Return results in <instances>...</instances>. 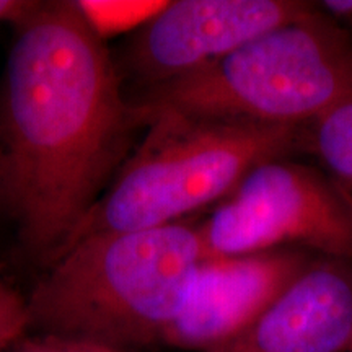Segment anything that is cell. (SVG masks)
<instances>
[{
	"label": "cell",
	"mask_w": 352,
	"mask_h": 352,
	"mask_svg": "<svg viewBox=\"0 0 352 352\" xmlns=\"http://www.w3.org/2000/svg\"><path fill=\"white\" fill-rule=\"evenodd\" d=\"M349 352H352V349H351V351H349Z\"/></svg>",
	"instance_id": "cell-15"
},
{
	"label": "cell",
	"mask_w": 352,
	"mask_h": 352,
	"mask_svg": "<svg viewBox=\"0 0 352 352\" xmlns=\"http://www.w3.org/2000/svg\"><path fill=\"white\" fill-rule=\"evenodd\" d=\"M303 152L318 160L352 214V96L303 126Z\"/></svg>",
	"instance_id": "cell-9"
},
{
	"label": "cell",
	"mask_w": 352,
	"mask_h": 352,
	"mask_svg": "<svg viewBox=\"0 0 352 352\" xmlns=\"http://www.w3.org/2000/svg\"><path fill=\"white\" fill-rule=\"evenodd\" d=\"M32 328L28 302L0 279V352H8Z\"/></svg>",
	"instance_id": "cell-11"
},
{
	"label": "cell",
	"mask_w": 352,
	"mask_h": 352,
	"mask_svg": "<svg viewBox=\"0 0 352 352\" xmlns=\"http://www.w3.org/2000/svg\"><path fill=\"white\" fill-rule=\"evenodd\" d=\"M36 0H0V25L16 26L36 10Z\"/></svg>",
	"instance_id": "cell-13"
},
{
	"label": "cell",
	"mask_w": 352,
	"mask_h": 352,
	"mask_svg": "<svg viewBox=\"0 0 352 352\" xmlns=\"http://www.w3.org/2000/svg\"><path fill=\"white\" fill-rule=\"evenodd\" d=\"M352 261L316 256L248 327L208 352H349Z\"/></svg>",
	"instance_id": "cell-8"
},
{
	"label": "cell",
	"mask_w": 352,
	"mask_h": 352,
	"mask_svg": "<svg viewBox=\"0 0 352 352\" xmlns=\"http://www.w3.org/2000/svg\"><path fill=\"white\" fill-rule=\"evenodd\" d=\"M0 98V191L47 264L103 196L145 127L116 60L74 2H39L13 26Z\"/></svg>",
	"instance_id": "cell-1"
},
{
	"label": "cell",
	"mask_w": 352,
	"mask_h": 352,
	"mask_svg": "<svg viewBox=\"0 0 352 352\" xmlns=\"http://www.w3.org/2000/svg\"><path fill=\"white\" fill-rule=\"evenodd\" d=\"M12 352V351H8ZM13 352H118L111 347L96 344V342L74 340V338L43 334L32 340H21Z\"/></svg>",
	"instance_id": "cell-12"
},
{
	"label": "cell",
	"mask_w": 352,
	"mask_h": 352,
	"mask_svg": "<svg viewBox=\"0 0 352 352\" xmlns=\"http://www.w3.org/2000/svg\"><path fill=\"white\" fill-rule=\"evenodd\" d=\"M298 0H176L129 34L120 63L138 90L182 80L223 59L259 34L305 15Z\"/></svg>",
	"instance_id": "cell-6"
},
{
	"label": "cell",
	"mask_w": 352,
	"mask_h": 352,
	"mask_svg": "<svg viewBox=\"0 0 352 352\" xmlns=\"http://www.w3.org/2000/svg\"><path fill=\"white\" fill-rule=\"evenodd\" d=\"M206 256L300 248L352 261V214L318 166L289 157L250 171L197 223Z\"/></svg>",
	"instance_id": "cell-5"
},
{
	"label": "cell",
	"mask_w": 352,
	"mask_h": 352,
	"mask_svg": "<svg viewBox=\"0 0 352 352\" xmlns=\"http://www.w3.org/2000/svg\"><path fill=\"white\" fill-rule=\"evenodd\" d=\"M88 28L101 41L132 34L166 6L158 0H72Z\"/></svg>",
	"instance_id": "cell-10"
},
{
	"label": "cell",
	"mask_w": 352,
	"mask_h": 352,
	"mask_svg": "<svg viewBox=\"0 0 352 352\" xmlns=\"http://www.w3.org/2000/svg\"><path fill=\"white\" fill-rule=\"evenodd\" d=\"M352 96V33L314 3L209 67L129 96L144 126L162 113L302 127Z\"/></svg>",
	"instance_id": "cell-3"
},
{
	"label": "cell",
	"mask_w": 352,
	"mask_h": 352,
	"mask_svg": "<svg viewBox=\"0 0 352 352\" xmlns=\"http://www.w3.org/2000/svg\"><path fill=\"white\" fill-rule=\"evenodd\" d=\"M204 258L188 220L85 236L51 263L26 300L32 327L118 352L162 342Z\"/></svg>",
	"instance_id": "cell-2"
},
{
	"label": "cell",
	"mask_w": 352,
	"mask_h": 352,
	"mask_svg": "<svg viewBox=\"0 0 352 352\" xmlns=\"http://www.w3.org/2000/svg\"><path fill=\"white\" fill-rule=\"evenodd\" d=\"M318 7L352 33V0H324Z\"/></svg>",
	"instance_id": "cell-14"
},
{
	"label": "cell",
	"mask_w": 352,
	"mask_h": 352,
	"mask_svg": "<svg viewBox=\"0 0 352 352\" xmlns=\"http://www.w3.org/2000/svg\"><path fill=\"white\" fill-rule=\"evenodd\" d=\"M315 258L300 248L206 256L162 342L192 352L223 344L258 318Z\"/></svg>",
	"instance_id": "cell-7"
},
{
	"label": "cell",
	"mask_w": 352,
	"mask_h": 352,
	"mask_svg": "<svg viewBox=\"0 0 352 352\" xmlns=\"http://www.w3.org/2000/svg\"><path fill=\"white\" fill-rule=\"evenodd\" d=\"M145 129L142 142L116 171L63 252L98 233L184 222L188 215L222 202L254 166L303 152V126L162 113L148 118Z\"/></svg>",
	"instance_id": "cell-4"
}]
</instances>
